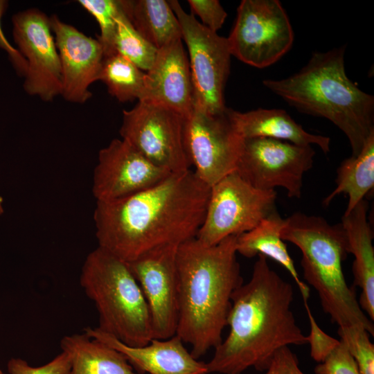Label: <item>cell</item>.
I'll use <instances>...</instances> for the list:
<instances>
[{
	"label": "cell",
	"instance_id": "1",
	"mask_svg": "<svg viewBox=\"0 0 374 374\" xmlns=\"http://www.w3.org/2000/svg\"><path fill=\"white\" fill-rule=\"evenodd\" d=\"M209 195L210 187L190 169L126 197L96 202L98 247L130 262L153 249L179 245L196 237Z\"/></svg>",
	"mask_w": 374,
	"mask_h": 374
},
{
	"label": "cell",
	"instance_id": "2",
	"mask_svg": "<svg viewBox=\"0 0 374 374\" xmlns=\"http://www.w3.org/2000/svg\"><path fill=\"white\" fill-rule=\"evenodd\" d=\"M293 301L292 285L258 255L250 280L232 294L229 332L206 363L208 373L265 371L278 349L308 344L292 310Z\"/></svg>",
	"mask_w": 374,
	"mask_h": 374
},
{
	"label": "cell",
	"instance_id": "3",
	"mask_svg": "<svg viewBox=\"0 0 374 374\" xmlns=\"http://www.w3.org/2000/svg\"><path fill=\"white\" fill-rule=\"evenodd\" d=\"M236 237L214 245L195 237L177 251L179 319L176 335L199 359L222 341L233 292L244 282L237 260Z\"/></svg>",
	"mask_w": 374,
	"mask_h": 374
},
{
	"label": "cell",
	"instance_id": "4",
	"mask_svg": "<svg viewBox=\"0 0 374 374\" xmlns=\"http://www.w3.org/2000/svg\"><path fill=\"white\" fill-rule=\"evenodd\" d=\"M345 47L314 52L299 72L263 85L303 113L323 117L347 137L352 157L357 156L374 134V97L347 76Z\"/></svg>",
	"mask_w": 374,
	"mask_h": 374
},
{
	"label": "cell",
	"instance_id": "5",
	"mask_svg": "<svg viewBox=\"0 0 374 374\" xmlns=\"http://www.w3.org/2000/svg\"><path fill=\"white\" fill-rule=\"evenodd\" d=\"M281 238L301 250L303 278L317 291L322 309L331 321L339 327H362L373 336V323L345 279L342 262L349 253L341 224L296 212L285 219Z\"/></svg>",
	"mask_w": 374,
	"mask_h": 374
},
{
	"label": "cell",
	"instance_id": "6",
	"mask_svg": "<svg viewBox=\"0 0 374 374\" xmlns=\"http://www.w3.org/2000/svg\"><path fill=\"white\" fill-rule=\"evenodd\" d=\"M80 284L97 310L99 330L132 347L154 339L146 300L128 262L98 246L84 261Z\"/></svg>",
	"mask_w": 374,
	"mask_h": 374
},
{
	"label": "cell",
	"instance_id": "7",
	"mask_svg": "<svg viewBox=\"0 0 374 374\" xmlns=\"http://www.w3.org/2000/svg\"><path fill=\"white\" fill-rule=\"evenodd\" d=\"M276 198L275 190L257 189L234 171L210 188L204 218L195 238L211 246L247 232L276 210Z\"/></svg>",
	"mask_w": 374,
	"mask_h": 374
},
{
	"label": "cell",
	"instance_id": "8",
	"mask_svg": "<svg viewBox=\"0 0 374 374\" xmlns=\"http://www.w3.org/2000/svg\"><path fill=\"white\" fill-rule=\"evenodd\" d=\"M168 3L188 50L194 108L210 114L222 113L226 109L224 93L231 56L227 38L207 28L192 13L186 12L178 1Z\"/></svg>",
	"mask_w": 374,
	"mask_h": 374
},
{
	"label": "cell",
	"instance_id": "9",
	"mask_svg": "<svg viewBox=\"0 0 374 374\" xmlns=\"http://www.w3.org/2000/svg\"><path fill=\"white\" fill-rule=\"evenodd\" d=\"M227 38L229 50L241 62L262 69L291 48L294 32L278 0H242Z\"/></svg>",
	"mask_w": 374,
	"mask_h": 374
},
{
	"label": "cell",
	"instance_id": "10",
	"mask_svg": "<svg viewBox=\"0 0 374 374\" xmlns=\"http://www.w3.org/2000/svg\"><path fill=\"white\" fill-rule=\"evenodd\" d=\"M185 118L163 106L138 101L123 110L120 128L127 141L155 166L170 173L190 170L184 138Z\"/></svg>",
	"mask_w": 374,
	"mask_h": 374
},
{
	"label": "cell",
	"instance_id": "11",
	"mask_svg": "<svg viewBox=\"0 0 374 374\" xmlns=\"http://www.w3.org/2000/svg\"><path fill=\"white\" fill-rule=\"evenodd\" d=\"M315 151L268 138L244 139L235 172L253 187L262 190L285 189L290 198L299 199L303 177L313 165Z\"/></svg>",
	"mask_w": 374,
	"mask_h": 374
},
{
	"label": "cell",
	"instance_id": "12",
	"mask_svg": "<svg viewBox=\"0 0 374 374\" xmlns=\"http://www.w3.org/2000/svg\"><path fill=\"white\" fill-rule=\"evenodd\" d=\"M210 114L193 108L185 118L184 138L193 172L210 188L234 172L244 139L237 132L227 112Z\"/></svg>",
	"mask_w": 374,
	"mask_h": 374
},
{
	"label": "cell",
	"instance_id": "13",
	"mask_svg": "<svg viewBox=\"0 0 374 374\" xmlns=\"http://www.w3.org/2000/svg\"><path fill=\"white\" fill-rule=\"evenodd\" d=\"M12 23L17 49L27 62L24 91L44 102L52 101L61 95L62 80L50 17L37 8H28L15 14Z\"/></svg>",
	"mask_w": 374,
	"mask_h": 374
},
{
	"label": "cell",
	"instance_id": "14",
	"mask_svg": "<svg viewBox=\"0 0 374 374\" xmlns=\"http://www.w3.org/2000/svg\"><path fill=\"white\" fill-rule=\"evenodd\" d=\"M178 246L159 247L128 262L146 300L154 339H166L176 335L179 319Z\"/></svg>",
	"mask_w": 374,
	"mask_h": 374
},
{
	"label": "cell",
	"instance_id": "15",
	"mask_svg": "<svg viewBox=\"0 0 374 374\" xmlns=\"http://www.w3.org/2000/svg\"><path fill=\"white\" fill-rule=\"evenodd\" d=\"M170 174L148 161L127 141L114 139L98 152L92 193L96 202L114 201L148 188Z\"/></svg>",
	"mask_w": 374,
	"mask_h": 374
},
{
	"label": "cell",
	"instance_id": "16",
	"mask_svg": "<svg viewBox=\"0 0 374 374\" xmlns=\"http://www.w3.org/2000/svg\"><path fill=\"white\" fill-rule=\"evenodd\" d=\"M50 22L61 65V96L70 103H84L92 96L90 85L98 80L103 48L98 39L84 35L56 15L50 17Z\"/></svg>",
	"mask_w": 374,
	"mask_h": 374
},
{
	"label": "cell",
	"instance_id": "17",
	"mask_svg": "<svg viewBox=\"0 0 374 374\" xmlns=\"http://www.w3.org/2000/svg\"><path fill=\"white\" fill-rule=\"evenodd\" d=\"M138 101L166 107L185 118L193 112V87L182 39L158 49L152 66L145 72L143 92Z\"/></svg>",
	"mask_w": 374,
	"mask_h": 374
},
{
	"label": "cell",
	"instance_id": "18",
	"mask_svg": "<svg viewBox=\"0 0 374 374\" xmlns=\"http://www.w3.org/2000/svg\"><path fill=\"white\" fill-rule=\"evenodd\" d=\"M84 332L122 353L139 374H208L206 363L195 359L175 335L166 339H152L147 345L129 346L98 328Z\"/></svg>",
	"mask_w": 374,
	"mask_h": 374
},
{
	"label": "cell",
	"instance_id": "19",
	"mask_svg": "<svg viewBox=\"0 0 374 374\" xmlns=\"http://www.w3.org/2000/svg\"><path fill=\"white\" fill-rule=\"evenodd\" d=\"M368 204L364 199L349 213H344L341 226L348 241V253L354 256L353 283L361 288L359 304L374 321V247L373 232L367 218Z\"/></svg>",
	"mask_w": 374,
	"mask_h": 374
},
{
	"label": "cell",
	"instance_id": "20",
	"mask_svg": "<svg viewBox=\"0 0 374 374\" xmlns=\"http://www.w3.org/2000/svg\"><path fill=\"white\" fill-rule=\"evenodd\" d=\"M229 116L237 132L243 138H268L302 146L317 145L327 154L330 139L305 131L285 110L262 109L240 112L231 108Z\"/></svg>",
	"mask_w": 374,
	"mask_h": 374
},
{
	"label": "cell",
	"instance_id": "21",
	"mask_svg": "<svg viewBox=\"0 0 374 374\" xmlns=\"http://www.w3.org/2000/svg\"><path fill=\"white\" fill-rule=\"evenodd\" d=\"M284 224L285 219L276 210L256 227L236 237V251L246 258L263 255L278 262L294 279L300 290L303 302L308 303L310 288L300 279L294 261L281 238Z\"/></svg>",
	"mask_w": 374,
	"mask_h": 374
},
{
	"label": "cell",
	"instance_id": "22",
	"mask_svg": "<svg viewBox=\"0 0 374 374\" xmlns=\"http://www.w3.org/2000/svg\"><path fill=\"white\" fill-rule=\"evenodd\" d=\"M62 351L71 361V374H139L120 351L84 333L64 336Z\"/></svg>",
	"mask_w": 374,
	"mask_h": 374
},
{
	"label": "cell",
	"instance_id": "23",
	"mask_svg": "<svg viewBox=\"0 0 374 374\" xmlns=\"http://www.w3.org/2000/svg\"><path fill=\"white\" fill-rule=\"evenodd\" d=\"M121 8L135 30L157 49L181 38L178 19L168 1L119 0Z\"/></svg>",
	"mask_w": 374,
	"mask_h": 374
},
{
	"label": "cell",
	"instance_id": "24",
	"mask_svg": "<svg viewBox=\"0 0 374 374\" xmlns=\"http://www.w3.org/2000/svg\"><path fill=\"white\" fill-rule=\"evenodd\" d=\"M336 187L323 200L328 206L341 194L348 196L344 213H349L374 188V134L356 157L344 159L337 170Z\"/></svg>",
	"mask_w": 374,
	"mask_h": 374
},
{
	"label": "cell",
	"instance_id": "25",
	"mask_svg": "<svg viewBox=\"0 0 374 374\" xmlns=\"http://www.w3.org/2000/svg\"><path fill=\"white\" fill-rule=\"evenodd\" d=\"M310 323L307 336L310 356L318 363L314 374H360L346 345L325 332L317 323L310 308H305Z\"/></svg>",
	"mask_w": 374,
	"mask_h": 374
},
{
	"label": "cell",
	"instance_id": "26",
	"mask_svg": "<svg viewBox=\"0 0 374 374\" xmlns=\"http://www.w3.org/2000/svg\"><path fill=\"white\" fill-rule=\"evenodd\" d=\"M145 72L118 53L104 56L98 80L109 93L121 103L139 100L142 96Z\"/></svg>",
	"mask_w": 374,
	"mask_h": 374
},
{
	"label": "cell",
	"instance_id": "27",
	"mask_svg": "<svg viewBox=\"0 0 374 374\" xmlns=\"http://www.w3.org/2000/svg\"><path fill=\"white\" fill-rule=\"evenodd\" d=\"M112 50L145 72L152 66L158 51L135 30L121 6L116 18Z\"/></svg>",
	"mask_w": 374,
	"mask_h": 374
},
{
	"label": "cell",
	"instance_id": "28",
	"mask_svg": "<svg viewBox=\"0 0 374 374\" xmlns=\"http://www.w3.org/2000/svg\"><path fill=\"white\" fill-rule=\"evenodd\" d=\"M81 5L97 21L100 34L97 37L104 56L113 53L112 42L116 28V18L121 11L119 0H79Z\"/></svg>",
	"mask_w": 374,
	"mask_h": 374
},
{
	"label": "cell",
	"instance_id": "29",
	"mask_svg": "<svg viewBox=\"0 0 374 374\" xmlns=\"http://www.w3.org/2000/svg\"><path fill=\"white\" fill-rule=\"evenodd\" d=\"M339 339L355 361L360 374H374V345L368 332L360 326L339 327Z\"/></svg>",
	"mask_w": 374,
	"mask_h": 374
},
{
	"label": "cell",
	"instance_id": "30",
	"mask_svg": "<svg viewBox=\"0 0 374 374\" xmlns=\"http://www.w3.org/2000/svg\"><path fill=\"white\" fill-rule=\"evenodd\" d=\"M10 374H71L69 355L62 351L48 363L40 366H32L21 358H12L8 362Z\"/></svg>",
	"mask_w": 374,
	"mask_h": 374
},
{
	"label": "cell",
	"instance_id": "31",
	"mask_svg": "<svg viewBox=\"0 0 374 374\" xmlns=\"http://www.w3.org/2000/svg\"><path fill=\"white\" fill-rule=\"evenodd\" d=\"M192 14L197 15L202 24L213 32L222 28L227 13L217 0H188Z\"/></svg>",
	"mask_w": 374,
	"mask_h": 374
},
{
	"label": "cell",
	"instance_id": "32",
	"mask_svg": "<svg viewBox=\"0 0 374 374\" xmlns=\"http://www.w3.org/2000/svg\"><path fill=\"white\" fill-rule=\"evenodd\" d=\"M264 374H305L299 366L296 355L289 346L278 349L272 357Z\"/></svg>",
	"mask_w": 374,
	"mask_h": 374
},
{
	"label": "cell",
	"instance_id": "33",
	"mask_svg": "<svg viewBox=\"0 0 374 374\" xmlns=\"http://www.w3.org/2000/svg\"><path fill=\"white\" fill-rule=\"evenodd\" d=\"M8 4L7 1L0 0V48L6 52L17 73L21 77H24L27 71V62L17 48L12 46L8 41L1 26V20L8 8Z\"/></svg>",
	"mask_w": 374,
	"mask_h": 374
},
{
	"label": "cell",
	"instance_id": "34",
	"mask_svg": "<svg viewBox=\"0 0 374 374\" xmlns=\"http://www.w3.org/2000/svg\"><path fill=\"white\" fill-rule=\"evenodd\" d=\"M3 212V198L0 195V215H2Z\"/></svg>",
	"mask_w": 374,
	"mask_h": 374
},
{
	"label": "cell",
	"instance_id": "35",
	"mask_svg": "<svg viewBox=\"0 0 374 374\" xmlns=\"http://www.w3.org/2000/svg\"><path fill=\"white\" fill-rule=\"evenodd\" d=\"M0 374H6V373H3L1 370H0Z\"/></svg>",
	"mask_w": 374,
	"mask_h": 374
}]
</instances>
